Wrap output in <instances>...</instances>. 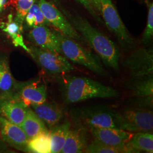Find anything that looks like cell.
<instances>
[{"instance_id": "6da1fadb", "label": "cell", "mask_w": 153, "mask_h": 153, "mask_svg": "<svg viewBox=\"0 0 153 153\" xmlns=\"http://www.w3.org/2000/svg\"><path fill=\"white\" fill-rule=\"evenodd\" d=\"M60 10L85 42L96 52L107 67L119 72L120 53L115 43L83 16L60 5Z\"/></svg>"}, {"instance_id": "7a4b0ae2", "label": "cell", "mask_w": 153, "mask_h": 153, "mask_svg": "<svg viewBox=\"0 0 153 153\" xmlns=\"http://www.w3.org/2000/svg\"><path fill=\"white\" fill-rule=\"evenodd\" d=\"M62 93L64 102L70 104L93 98H113L120 92L114 88L83 76L62 77Z\"/></svg>"}, {"instance_id": "3957f363", "label": "cell", "mask_w": 153, "mask_h": 153, "mask_svg": "<svg viewBox=\"0 0 153 153\" xmlns=\"http://www.w3.org/2000/svg\"><path fill=\"white\" fill-rule=\"evenodd\" d=\"M53 32L57 39L61 55L68 60L86 68L96 74L104 76L108 75L98 55L94 54L76 40L66 36L59 31L56 30Z\"/></svg>"}, {"instance_id": "277c9868", "label": "cell", "mask_w": 153, "mask_h": 153, "mask_svg": "<svg viewBox=\"0 0 153 153\" xmlns=\"http://www.w3.org/2000/svg\"><path fill=\"white\" fill-rule=\"evenodd\" d=\"M115 123L120 129L131 133L153 130V113L150 108L131 107L114 112Z\"/></svg>"}, {"instance_id": "5b68a950", "label": "cell", "mask_w": 153, "mask_h": 153, "mask_svg": "<svg viewBox=\"0 0 153 153\" xmlns=\"http://www.w3.org/2000/svg\"><path fill=\"white\" fill-rule=\"evenodd\" d=\"M71 116L76 126H83L88 130L94 128H118L115 123L114 112L104 106L74 108L71 109Z\"/></svg>"}, {"instance_id": "8992f818", "label": "cell", "mask_w": 153, "mask_h": 153, "mask_svg": "<svg viewBox=\"0 0 153 153\" xmlns=\"http://www.w3.org/2000/svg\"><path fill=\"white\" fill-rule=\"evenodd\" d=\"M100 15L107 27L116 37L125 52H131L137 48V43L131 36L112 0H100Z\"/></svg>"}, {"instance_id": "52a82bcc", "label": "cell", "mask_w": 153, "mask_h": 153, "mask_svg": "<svg viewBox=\"0 0 153 153\" xmlns=\"http://www.w3.org/2000/svg\"><path fill=\"white\" fill-rule=\"evenodd\" d=\"M38 4L45 18L57 31L82 45L86 44L81 35L73 27L71 22L59 8L47 0H39Z\"/></svg>"}, {"instance_id": "ba28073f", "label": "cell", "mask_w": 153, "mask_h": 153, "mask_svg": "<svg viewBox=\"0 0 153 153\" xmlns=\"http://www.w3.org/2000/svg\"><path fill=\"white\" fill-rule=\"evenodd\" d=\"M28 53L45 70L52 74H63L74 71V68L63 55L30 46Z\"/></svg>"}, {"instance_id": "9c48e42d", "label": "cell", "mask_w": 153, "mask_h": 153, "mask_svg": "<svg viewBox=\"0 0 153 153\" xmlns=\"http://www.w3.org/2000/svg\"><path fill=\"white\" fill-rule=\"evenodd\" d=\"M131 77L153 74L152 46L136 48L122 61Z\"/></svg>"}, {"instance_id": "30bf717a", "label": "cell", "mask_w": 153, "mask_h": 153, "mask_svg": "<svg viewBox=\"0 0 153 153\" xmlns=\"http://www.w3.org/2000/svg\"><path fill=\"white\" fill-rule=\"evenodd\" d=\"M88 131L95 139L119 150L121 153H129L126 144L133 135L131 132L118 128H94Z\"/></svg>"}, {"instance_id": "8fae6325", "label": "cell", "mask_w": 153, "mask_h": 153, "mask_svg": "<svg viewBox=\"0 0 153 153\" xmlns=\"http://www.w3.org/2000/svg\"><path fill=\"white\" fill-rule=\"evenodd\" d=\"M27 107L19 98H0V114L18 126H21L25 118Z\"/></svg>"}, {"instance_id": "7c38bea8", "label": "cell", "mask_w": 153, "mask_h": 153, "mask_svg": "<svg viewBox=\"0 0 153 153\" xmlns=\"http://www.w3.org/2000/svg\"><path fill=\"white\" fill-rule=\"evenodd\" d=\"M0 131L4 141L18 149L26 148L29 138L20 126L0 117Z\"/></svg>"}, {"instance_id": "4fadbf2b", "label": "cell", "mask_w": 153, "mask_h": 153, "mask_svg": "<svg viewBox=\"0 0 153 153\" xmlns=\"http://www.w3.org/2000/svg\"><path fill=\"white\" fill-rule=\"evenodd\" d=\"M28 38L39 48L61 55L56 36L47 26H40L32 28L28 33Z\"/></svg>"}, {"instance_id": "5bb4252c", "label": "cell", "mask_w": 153, "mask_h": 153, "mask_svg": "<svg viewBox=\"0 0 153 153\" xmlns=\"http://www.w3.org/2000/svg\"><path fill=\"white\" fill-rule=\"evenodd\" d=\"M70 128L64 145L61 153H79L84 152L88 145V129L81 126Z\"/></svg>"}, {"instance_id": "9a60e30c", "label": "cell", "mask_w": 153, "mask_h": 153, "mask_svg": "<svg viewBox=\"0 0 153 153\" xmlns=\"http://www.w3.org/2000/svg\"><path fill=\"white\" fill-rule=\"evenodd\" d=\"M125 87L136 98L153 97V74L133 76L126 82Z\"/></svg>"}, {"instance_id": "2e32d148", "label": "cell", "mask_w": 153, "mask_h": 153, "mask_svg": "<svg viewBox=\"0 0 153 153\" xmlns=\"http://www.w3.org/2000/svg\"><path fill=\"white\" fill-rule=\"evenodd\" d=\"M18 98L27 106L43 103L47 98V86L40 82L28 84L20 90Z\"/></svg>"}, {"instance_id": "e0dca14e", "label": "cell", "mask_w": 153, "mask_h": 153, "mask_svg": "<svg viewBox=\"0 0 153 153\" xmlns=\"http://www.w3.org/2000/svg\"><path fill=\"white\" fill-rule=\"evenodd\" d=\"M33 111L49 127L57 125L63 116L62 110L55 102H45L31 105Z\"/></svg>"}, {"instance_id": "ac0fdd59", "label": "cell", "mask_w": 153, "mask_h": 153, "mask_svg": "<svg viewBox=\"0 0 153 153\" xmlns=\"http://www.w3.org/2000/svg\"><path fill=\"white\" fill-rule=\"evenodd\" d=\"M21 126L29 140L41 133L49 131L44 122L39 117L33 110L28 108L25 118Z\"/></svg>"}, {"instance_id": "d6986e66", "label": "cell", "mask_w": 153, "mask_h": 153, "mask_svg": "<svg viewBox=\"0 0 153 153\" xmlns=\"http://www.w3.org/2000/svg\"><path fill=\"white\" fill-rule=\"evenodd\" d=\"M129 153L138 151L146 153L153 152V135L150 132H137L133 134L126 144Z\"/></svg>"}, {"instance_id": "ffe728a7", "label": "cell", "mask_w": 153, "mask_h": 153, "mask_svg": "<svg viewBox=\"0 0 153 153\" xmlns=\"http://www.w3.org/2000/svg\"><path fill=\"white\" fill-rule=\"evenodd\" d=\"M71 124L66 121L64 123L54 126L50 131L51 153H61L65 142Z\"/></svg>"}, {"instance_id": "44dd1931", "label": "cell", "mask_w": 153, "mask_h": 153, "mask_svg": "<svg viewBox=\"0 0 153 153\" xmlns=\"http://www.w3.org/2000/svg\"><path fill=\"white\" fill-rule=\"evenodd\" d=\"M12 14L7 16V21L5 23H2L1 28L2 30L8 34L10 37L12 42L16 47H21L28 52L29 48L25 44L22 35V25L13 21Z\"/></svg>"}, {"instance_id": "7402d4cb", "label": "cell", "mask_w": 153, "mask_h": 153, "mask_svg": "<svg viewBox=\"0 0 153 153\" xmlns=\"http://www.w3.org/2000/svg\"><path fill=\"white\" fill-rule=\"evenodd\" d=\"M14 81L9 66L5 61L0 62V98L12 97Z\"/></svg>"}, {"instance_id": "603a6c76", "label": "cell", "mask_w": 153, "mask_h": 153, "mask_svg": "<svg viewBox=\"0 0 153 153\" xmlns=\"http://www.w3.org/2000/svg\"><path fill=\"white\" fill-rule=\"evenodd\" d=\"M27 149L33 153H51V138L49 131L41 133L30 139Z\"/></svg>"}, {"instance_id": "cb8c5ba5", "label": "cell", "mask_w": 153, "mask_h": 153, "mask_svg": "<svg viewBox=\"0 0 153 153\" xmlns=\"http://www.w3.org/2000/svg\"><path fill=\"white\" fill-rule=\"evenodd\" d=\"M25 20L30 27H35L40 26H48L50 24L45 18L38 4L35 3L29 9Z\"/></svg>"}, {"instance_id": "d4e9b609", "label": "cell", "mask_w": 153, "mask_h": 153, "mask_svg": "<svg viewBox=\"0 0 153 153\" xmlns=\"http://www.w3.org/2000/svg\"><path fill=\"white\" fill-rule=\"evenodd\" d=\"M146 3L148 6V19L141 41L142 44L147 47L150 44L153 38V4L150 0H146Z\"/></svg>"}, {"instance_id": "484cf974", "label": "cell", "mask_w": 153, "mask_h": 153, "mask_svg": "<svg viewBox=\"0 0 153 153\" xmlns=\"http://www.w3.org/2000/svg\"><path fill=\"white\" fill-rule=\"evenodd\" d=\"M88 153H120V151L103 142L95 139L93 142L88 145L84 150Z\"/></svg>"}, {"instance_id": "4316f807", "label": "cell", "mask_w": 153, "mask_h": 153, "mask_svg": "<svg viewBox=\"0 0 153 153\" xmlns=\"http://www.w3.org/2000/svg\"><path fill=\"white\" fill-rule=\"evenodd\" d=\"M36 0H16V16L15 21L22 25L29 9Z\"/></svg>"}, {"instance_id": "83f0119b", "label": "cell", "mask_w": 153, "mask_h": 153, "mask_svg": "<svg viewBox=\"0 0 153 153\" xmlns=\"http://www.w3.org/2000/svg\"><path fill=\"white\" fill-rule=\"evenodd\" d=\"M76 1L79 4H80L81 5L83 6L85 8V9L89 13V14L93 16L97 22L102 24L103 23V21L102 17L99 15L98 13L95 10L94 7H93V5L91 3L90 0H76Z\"/></svg>"}, {"instance_id": "f1b7e54d", "label": "cell", "mask_w": 153, "mask_h": 153, "mask_svg": "<svg viewBox=\"0 0 153 153\" xmlns=\"http://www.w3.org/2000/svg\"><path fill=\"white\" fill-rule=\"evenodd\" d=\"M90 1L91 3L92 4L95 10L98 13L99 15L101 16V15H100V12H101L100 0H90Z\"/></svg>"}, {"instance_id": "f546056e", "label": "cell", "mask_w": 153, "mask_h": 153, "mask_svg": "<svg viewBox=\"0 0 153 153\" xmlns=\"http://www.w3.org/2000/svg\"><path fill=\"white\" fill-rule=\"evenodd\" d=\"M0 2H1V4L4 5L6 4V0H0Z\"/></svg>"}, {"instance_id": "4dcf8cb0", "label": "cell", "mask_w": 153, "mask_h": 153, "mask_svg": "<svg viewBox=\"0 0 153 153\" xmlns=\"http://www.w3.org/2000/svg\"><path fill=\"white\" fill-rule=\"evenodd\" d=\"M3 6H4V5L1 4V2H0V11L2 9V7H3Z\"/></svg>"}, {"instance_id": "1f68e13d", "label": "cell", "mask_w": 153, "mask_h": 153, "mask_svg": "<svg viewBox=\"0 0 153 153\" xmlns=\"http://www.w3.org/2000/svg\"></svg>"}]
</instances>
